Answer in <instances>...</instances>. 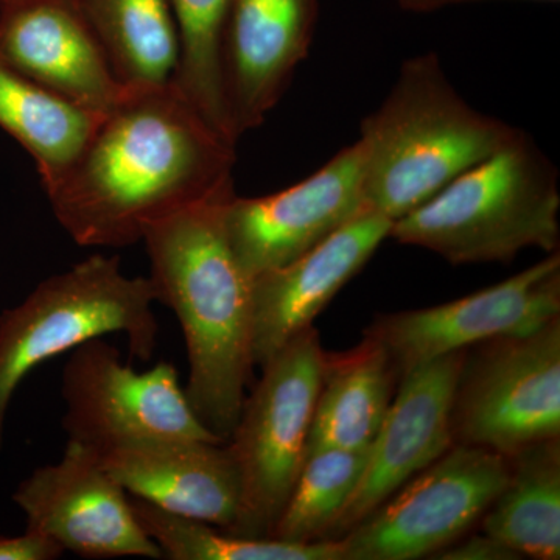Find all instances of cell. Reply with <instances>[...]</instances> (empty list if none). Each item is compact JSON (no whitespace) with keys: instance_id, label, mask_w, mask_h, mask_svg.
<instances>
[{"instance_id":"1","label":"cell","mask_w":560,"mask_h":560,"mask_svg":"<svg viewBox=\"0 0 560 560\" xmlns=\"http://www.w3.org/2000/svg\"><path fill=\"white\" fill-rule=\"evenodd\" d=\"M235 143L175 86L131 91L46 189L55 219L86 248L142 242L153 221L232 186Z\"/></svg>"},{"instance_id":"2","label":"cell","mask_w":560,"mask_h":560,"mask_svg":"<svg viewBox=\"0 0 560 560\" xmlns=\"http://www.w3.org/2000/svg\"><path fill=\"white\" fill-rule=\"evenodd\" d=\"M234 184L153 221L143 231L156 302L175 313L186 340V393L195 415L226 442L253 378V283L228 238Z\"/></svg>"},{"instance_id":"3","label":"cell","mask_w":560,"mask_h":560,"mask_svg":"<svg viewBox=\"0 0 560 560\" xmlns=\"http://www.w3.org/2000/svg\"><path fill=\"white\" fill-rule=\"evenodd\" d=\"M360 131L368 209L390 221L522 135L521 128L471 108L434 51L401 65L393 90L364 117Z\"/></svg>"},{"instance_id":"4","label":"cell","mask_w":560,"mask_h":560,"mask_svg":"<svg viewBox=\"0 0 560 560\" xmlns=\"http://www.w3.org/2000/svg\"><path fill=\"white\" fill-rule=\"evenodd\" d=\"M559 212L558 168L522 131L393 221L389 237L429 249L452 265L511 261L528 248L559 250Z\"/></svg>"},{"instance_id":"5","label":"cell","mask_w":560,"mask_h":560,"mask_svg":"<svg viewBox=\"0 0 560 560\" xmlns=\"http://www.w3.org/2000/svg\"><path fill=\"white\" fill-rule=\"evenodd\" d=\"M149 278H128L119 257L95 254L50 276L0 315V451L21 382L44 361L108 334H124L135 359L150 361L160 324Z\"/></svg>"},{"instance_id":"6","label":"cell","mask_w":560,"mask_h":560,"mask_svg":"<svg viewBox=\"0 0 560 560\" xmlns=\"http://www.w3.org/2000/svg\"><path fill=\"white\" fill-rule=\"evenodd\" d=\"M324 355L311 326L261 364L226 441L241 480L238 517L228 533L270 539L307 459Z\"/></svg>"},{"instance_id":"7","label":"cell","mask_w":560,"mask_h":560,"mask_svg":"<svg viewBox=\"0 0 560 560\" xmlns=\"http://www.w3.org/2000/svg\"><path fill=\"white\" fill-rule=\"evenodd\" d=\"M452 429L455 444L506 458L560 438V318L466 350Z\"/></svg>"},{"instance_id":"8","label":"cell","mask_w":560,"mask_h":560,"mask_svg":"<svg viewBox=\"0 0 560 560\" xmlns=\"http://www.w3.org/2000/svg\"><path fill=\"white\" fill-rule=\"evenodd\" d=\"M61 397L68 441L95 452L156 440L224 442L195 415L172 363L139 374L103 338L70 350Z\"/></svg>"},{"instance_id":"9","label":"cell","mask_w":560,"mask_h":560,"mask_svg":"<svg viewBox=\"0 0 560 560\" xmlns=\"http://www.w3.org/2000/svg\"><path fill=\"white\" fill-rule=\"evenodd\" d=\"M508 475L506 456L453 445L338 539L342 560L431 558L481 521Z\"/></svg>"},{"instance_id":"10","label":"cell","mask_w":560,"mask_h":560,"mask_svg":"<svg viewBox=\"0 0 560 560\" xmlns=\"http://www.w3.org/2000/svg\"><path fill=\"white\" fill-rule=\"evenodd\" d=\"M560 318V254L460 300L383 315L364 331L382 342L401 375L488 340L525 335Z\"/></svg>"},{"instance_id":"11","label":"cell","mask_w":560,"mask_h":560,"mask_svg":"<svg viewBox=\"0 0 560 560\" xmlns=\"http://www.w3.org/2000/svg\"><path fill=\"white\" fill-rule=\"evenodd\" d=\"M363 142L338 151L318 172L267 197L232 195L224 210L228 238L250 278L290 264L368 212Z\"/></svg>"},{"instance_id":"12","label":"cell","mask_w":560,"mask_h":560,"mask_svg":"<svg viewBox=\"0 0 560 560\" xmlns=\"http://www.w3.org/2000/svg\"><path fill=\"white\" fill-rule=\"evenodd\" d=\"M27 529L80 558L162 559L131 510L130 495L94 448L68 441L58 463L38 467L13 493Z\"/></svg>"},{"instance_id":"13","label":"cell","mask_w":560,"mask_h":560,"mask_svg":"<svg viewBox=\"0 0 560 560\" xmlns=\"http://www.w3.org/2000/svg\"><path fill=\"white\" fill-rule=\"evenodd\" d=\"M466 350L425 361L401 375L359 485L324 540L341 539L455 445L453 397Z\"/></svg>"},{"instance_id":"14","label":"cell","mask_w":560,"mask_h":560,"mask_svg":"<svg viewBox=\"0 0 560 560\" xmlns=\"http://www.w3.org/2000/svg\"><path fill=\"white\" fill-rule=\"evenodd\" d=\"M0 61L98 116L131 92L117 79L75 0L0 2Z\"/></svg>"},{"instance_id":"15","label":"cell","mask_w":560,"mask_h":560,"mask_svg":"<svg viewBox=\"0 0 560 560\" xmlns=\"http://www.w3.org/2000/svg\"><path fill=\"white\" fill-rule=\"evenodd\" d=\"M393 221L361 213L301 257L254 278L253 355L257 368L307 329L389 237Z\"/></svg>"},{"instance_id":"16","label":"cell","mask_w":560,"mask_h":560,"mask_svg":"<svg viewBox=\"0 0 560 560\" xmlns=\"http://www.w3.org/2000/svg\"><path fill=\"white\" fill-rule=\"evenodd\" d=\"M318 0H231L224 79L238 138L256 130L289 90L307 58Z\"/></svg>"},{"instance_id":"17","label":"cell","mask_w":560,"mask_h":560,"mask_svg":"<svg viewBox=\"0 0 560 560\" xmlns=\"http://www.w3.org/2000/svg\"><path fill=\"white\" fill-rule=\"evenodd\" d=\"M97 453L105 470L136 499L224 530L237 522L241 480L226 442L156 440Z\"/></svg>"},{"instance_id":"18","label":"cell","mask_w":560,"mask_h":560,"mask_svg":"<svg viewBox=\"0 0 560 560\" xmlns=\"http://www.w3.org/2000/svg\"><path fill=\"white\" fill-rule=\"evenodd\" d=\"M399 382V371L388 352L370 335L364 334L355 348L326 352L307 455L326 448H370Z\"/></svg>"},{"instance_id":"19","label":"cell","mask_w":560,"mask_h":560,"mask_svg":"<svg viewBox=\"0 0 560 560\" xmlns=\"http://www.w3.org/2000/svg\"><path fill=\"white\" fill-rule=\"evenodd\" d=\"M481 528L522 559H560V438L511 456L506 485L482 515Z\"/></svg>"},{"instance_id":"20","label":"cell","mask_w":560,"mask_h":560,"mask_svg":"<svg viewBox=\"0 0 560 560\" xmlns=\"http://www.w3.org/2000/svg\"><path fill=\"white\" fill-rule=\"evenodd\" d=\"M117 79L131 91L175 80L179 39L168 0H75Z\"/></svg>"},{"instance_id":"21","label":"cell","mask_w":560,"mask_h":560,"mask_svg":"<svg viewBox=\"0 0 560 560\" xmlns=\"http://www.w3.org/2000/svg\"><path fill=\"white\" fill-rule=\"evenodd\" d=\"M102 117L0 61V128L32 154L44 190L80 156Z\"/></svg>"},{"instance_id":"22","label":"cell","mask_w":560,"mask_h":560,"mask_svg":"<svg viewBox=\"0 0 560 560\" xmlns=\"http://www.w3.org/2000/svg\"><path fill=\"white\" fill-rule=\"evenodd\" d=\"M179 39L173 86L213 130L237 143L224 79V38L231 0H168Z\"/></svg>"},{"instance_id":"23","label":"cell","mask_w":560,"mask_h":560,"mask_svg":"<svg viewBox=\"0 0 560 560\" xmlns=\"http://www.w3.org/2000/svg\"><path fill=\"white\" fill-rule=\"evenodd\" d=\"M130 495V493H128ZM139 525L171 560H342L340 540L289 544L276 539H248L219 526L161 510L130 495Z\"/></svg>"},{"instance_id":"24","label":"cell","mask_w":560,"mask_h":560,"mask_svg":"<svg viewBox=\"0 0 560 560\" xmlns=\"http://www.w3.org/2000/svg\"><path fill=\"white\" fill-rule=\"evenodd\" d=\"M370 448H326L307 455L270 539L315 544L326 539L359 485Z\"/></svg>"},{"instance_id":"25","label":"cell","mask_w":560,"mask_h":560,"mask_svg":"<svg viewBox=\"0 0 560 560\" xmlns=\"http://www.w3.org/2000/svg\"><path fill=\"white\" fill-rule=\"evenodd\" d=\"M431 559L441 560H517L522 559L518 552L504 545L503 541L493 539L488 534H475L463 536L453 541L444 550L431 556Z\"/></svg>"},{"instance_id":"26","label":"cell","mask_w":560,"mask_h":560,"mask_svg":"<svg viewBox=\"0 0 560 560\" xmlns=\"http://www.w3.org/2000/svg\"><path fill=\"white\" fill-rule=\"evenodd\" d=\"M58 541L27 529L22 536L0 537V560H55L65 555Z\"/></svg>"},{"instance_id":"27","label":"cell","mask_w":560,"mask_h":560,"mask_svg":"<svg viewBox=\"0 0 560 560\" xmlns=\"http://www.w3.org/2000/svg\"><path fill=\"white\" fill-rule=\"evenodd\" d=\"M470 2H482V0H397L401 10L412 11V13H430V11ZM541 2H559V0H541Z\"/></svg>"},{"instance_id":"28","label":"cell","mask_w":560,"mask_h":560,"mask_svg":"<svg viewBox=\"0 0 560 560\" xmlns=\"http://www.w3.org/2000/svg\"><path fill=\"white\" fill-rule=\"evenodd\" d=\"M0 2H9V0H0Z\"/></svg>"}]
</instances>
